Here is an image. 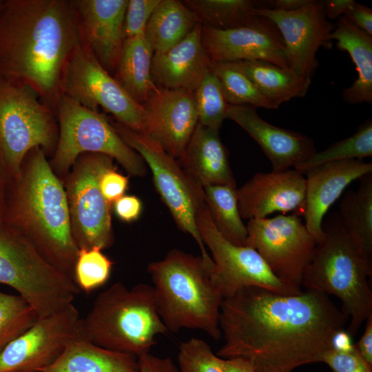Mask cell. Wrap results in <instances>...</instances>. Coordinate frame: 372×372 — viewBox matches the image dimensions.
<instances>
[{
    "mask_svg": "<svg viewBox=\"0 0 372 372\" xmlns=\"http://www.w3.org/2000/svg\"><path fill=\"white\" fill-rule=\"evenodd\" d=\"M139 372H180L169 358L143 354L138 358Z\"/></svg>",
    "mask_w": 372,
    "mask_h": 372,
    "instance_id": "obj_44",
    "label": "cell"
},
{
    "mask_svg": "<svg viewBox=\"0 0 372 372\" xmlns=\"http://www.w3.org/2000/svg\"><path fill=\"white\" fill-rule=\"evenodd\" d=\"M354 347L362 358L372 366V314L366 318L364 332Z\"/></svg>",
    "mask_w": 372,
    "mask_h": 372,
    "instance_id": "obj_45",
    "label": "cell"
},
{
    "mask_svg": "<svg viewBox=\"0 0 372 372\" xmlns=\"http://www.w3.org/2000/svg\"><path fill=\"white\" fill-rule=\"evenodd\" d=\"M227 118L240 125L260 145L272 170L295 169L317 151L311 138L265 121L254 107L229 105Z\"/></svg>",
    "mask_w": 372,
    "mask_h": 372,
    "instance_id": "obj_21",
    "label": "cell"
},
{
    "mask_svg": "<svg viewBox=\"0 0 372 372\" xmlns=\"http://www.w3.org/2000/svg\"><path fill=\"white\" fill-rule=\"evenodd\" d=\"M214 269L202 256L179 249L149 264L158 313L169 332L199 329L218 340L223 296L211 279Z\"/></svg>",
    "mask_w": 372,
    "mask_h": 372,
    "instance_id": "obj_4",
    "label": "cell"
},
{
    "mask_svg": "<svg viewBox=\"0 0 372 372\" xmlns=\"http://www.w3.org/2000/svg\"><path fill=\"white\" fill-rule=\"evenodd\" d=\"M83 330L94 344L136 358L149 353L156 336L169 333L157 311L152 286L112 285L96 298Z\"/></svg>",
    "mask_w": 372,
    "mask_h": 372,
    "instance_id": "obj_6",
    "label": "cell"
},
{
    "mask_svg": "<svg viewBox=\"0 0 372 372\" xmlns=\"http://www.w3.org/2000/svg\"><path fill=\"white\" fill-rule=\"evenodd\" d=\"M211 61L202 42V24L174 46L154 52L152 75L158 87L194 92L211 71Z\"/></svg>",
    "mask_w": 372,
    "mask_h": 372,
    "instance_id": "obj_23",
    "label": "cell"
},
{
    "mask_svg": "<svg viewBox=\"0 0 372 372\" xmlns=\"http://www.w3.org/2000/svg\"><path fill=\"white\" fill-rule=\"evenodd\" d=\"M37 318L34 311L20 296L0 291V353Z\"/></svg>",
    "mask_w": 372,
    "mask_h": 372,
    "instance_id": "obj_35",
    "label": "cell"
},
{
    "mask_svg": "<svg viewBox=\"0 0 372 372\" xmlns=\"http://www.w3.org/2000/svg\"><path fill=\"white\" fill-rule=\"evenodd\" d=\"M359 180V187L344 195L337 213L355 248L372 262V172Z\"/></svg>",
    "mask_w": 372,
    "mask_h": 372,
    "instance_id": "obj_27",
    "label": "cell"
},
{
    "mask_svg": "<svg viewBox=\"0 0 372 372\" xmlns=\"http://www.w3.org/2000/svg\"><path fill=\"white\" fill-rule=\"evenodd\" d=\"M247 246L255 249L272 273L284 282L301 289L304 271L316 247L302 218L278 214L249 220Z\"/></svg>",
    "mask_w": 372,
    "mask_h": 372,
    "instance_id": "obj_14",
    "label": "cell"
},
{
    "mask_svg": "<svg viewBox=\"0 0 372 372\" xmlns=\"http://www.w3.org/2000/svg\"><path fill=\"white\" fill-rule=\"evenodd\" d=\"M237 192L242 218L262 219L275 212L304 216L306 178L295 169L258 172Z\"/></svg>",
    "mask_w": 372,
    "mask_h": 372,
    "instance_id": "obj_18",
    "label": "cell"
},
{
    "mask_svg": "<svg viewBox=\"0 0 372 372\" xmlns=\"http://www.w3.org/2000/svg\"><path fill=\"white\" fill-rule=\"evenodd\" d=\"M223 366L225 372H257L249 360L242 358L223 359Z\"/></svg>",
    "mask_w": 372,
    "mask_h": 372,
    "instance_id": "obj_47",
    "label": "cell"
},
{
    "mask_svg": "<svg viewBox=\"0 0 372 372\" xmlns=\"http://www.w3.org/2000/svg\"><path fill=\"white\" fill-rule=\"evenodd\" d=\"M183 2L197 15L203 25L227 30L247 25L258 16L255 8L267 3L253 0H185Z\"/></svg>",
    "mask_w": 372,
    "mask_h": 372,
    "instance_id": "obj_32",
    "label": "cell"
},
{
    "mask_svg": "<svg viewBox=\"0 0 372 372\" xmlns=\"http://www.w3.org/2000/svg\"><path fill=\"white\" fill-rule=\"evenodd\" d=\"M348 320L323 293L282 295L244 287L223 300L219 326L225 342L216 355L245 358L257 372H292L321 362Z\"/></svg>",
    "mask_w": 372,
    "mask_h": 372,
    "instance_id": "obj_1",
    "label": "cell"
},
{
    "mask_svg": "<svg viewBox=\"0 0 372 372\" xmlns=\"http://www.w3.org/2000/svg\"><path fill=\"white\" fill-rule=\"evenodd\" d=\"M1 3H2V1H0V6H1Z\"/></svg>",
    "mask_w": 372,
    "mask_h": 372,
    "instance_id": "obj_50",
    "label": "cell"
},
{
    "mask_svg": "<svg viewBox=\"0 0 372 372\" xmlns=\"http://www.w3.org/2000/svg\"><path fill=\"white\" fill-rule=\"evenodd\" d=\"M30 86L0 79V163L7 178L17 179L28 154L56 144L51 110Z\"/></svg>",
    "mask_w": 372,
    "mask_h": 372,
    "instance_id": "obj_8",
    "label": "cell"
},
{
    "mask_svg": "<svg viewBox=\"0 0 372 372\" xmlns=\"http://www.w3.org/2000/svg\"><path fill=\"white\" fill-rule=\"evenodd\" d=\"M178 161L188 176L203 188L218 185L236 186L228 152L218 130L198 123Z\"/></svg>",
    "mask_w": 372,
    "mask_h": 372,
    "instance_id": "obj_24",
    "label": "cell"
},
{
    "mask_svg": "<svg viewBox=\"0 0 372 372\" xmlns=\"http://www.w3.org/2000/svg\"><path fill=\"white\" fill-rule=\"evenodd\" d=\"M154 51L145 35L124 39L114 79L138 103L143 105L156 90L152 75Z\"/></svg>",
    "mask_w": 372,
    "mask_h": 372,
    "instance_id": "obj_29",
    "label": "cell"
},
{
    "mask_svg": "<svg viewBox=\"0 0 372 372\" xmlns=\"http://www.w3.org/2000/svg\"><path fill=\"white\" fill-rule=\"evenodd\" d=\"M128 0L71 1L80 34L86 47L110 74L120 61L124 38L123 28Z\"/></svg>",
    "mask_w": 372,
    "mask_h": 372,
    "instance_id": "obj_20",
    "label": "cell"
},
{
    "mask_svg": "<svg viewBox=\"0 0 372 372\" xmlns=\"http://www.w3.org/2000/svg\"><path fill=\"white\" fill-rule=\"evenodd\" d=\"M354 0H326L324 1L325 14L327 19H334L344 14Z\"/></svg>",
    "mask_w": 372,
    "mask_h": 372,
    "instance_id": "obj_46",
    "label": "cell"
},
{
    "mask_svg": "<svg viewBox=\"0 0 372 372\" xmlns=\"http://www.w3.org/2000/svg\"><path fill=\"white\" fill-rule=\"evenodd\" d=\"M336 40L337 48L347 52L358 72L353 84L342 91L343 100L349 104L372 103V36L349 21L344 15L338 20L329 36Z\"/></svg>",
    "mask_w": 372,
    "mask_h": 372,
    "instance_id": "obj_26",
    "label": "cell"
},
{
    "mask_svg": "<svg viewBox=\"0 0 372 372\" xmlns=\"http://www.w3.org/2000/svg\"><path fill=\"white\" fill-rule=\"evenodd\" d=\"M196 225L205 246L211 252L214 264L211 279L223 299L247 287H260L282 295L302 291L277 278L255 249L236 245L223 237L211 219L205 200L198 208Z\"/></svg>",
    "mask_w": 372,
    "mask_h": 372,
    "instance_id": "obj_13",
    "label": "cell"
},
{
    "mask_svg": "<svg viewBox=\"0 0 372 372\" xmlns=\"http://www.w3.org/2000/svg\"><path fill=\"white\" fill-rule=\"evenodd\" d=\"M114 207L116 216L121 220L130 223L139 217L142 203L135 196H123L114 203Z\"/></svg>",
    "mask_w": 372,
    "mask_h": 372,
    "instance_id": "obj_42",
    "label": "cell"
},
{
    "mask_svg": "<svg viewBox=\"0 0 372 372\" xmlns=\"http://www.w3.org/2000/svg\"><path fill=\"white\" fill-rule=\"evenodd\" d=\"M6 179V174L0 163V219L3 211L4 184Z\"/></svg>",
    "mask_w": 372,
    "mask_h": 372,
    "instance_id": "obj_49",
    "label": "cell"
},
{
    "mask_svg": "<svg viewBox=\"0 0 372 372\" xmlns=\"http://www.w3.org/2000/svg\"><path fill=\"white\" fill-rule=\"evenodd\" d=\"M322 229L324 237L316 243L301 285L306 290L338 297L342 304V311L350 319L346 331L353 337L372 314L368 280L372 275V262L351 241L337 212L323 221Z\"/></svg>",
    "mask_w": 372,
    "mask_h": 372,
    "instance_id": "obj_5",
    "label": "cell"
},
{
    "mask_svg": "<svg viewBox=\"0 0 372 372\" xmlns=\"http://www.w3.org/2000/svg\"><path fill=\"white\" fill-rule=\"evenodd\" d=\"M41 372H139V364L134 355L92 342L80 319L62 352Z\"/></svg>",
    "mask_w": 372,
    "mask_h": 372,
    "instance_id": "obj_25",
    "label": "cell"
},
{
    "mask_svg": "<svg viewBox=\"0 0 372 372\" xmlns=\"http://www.w3.org/2000/svg\"><path fill=\"white\" fill-rule=\"evenodd\" d=\"M372 156V121L368 119L354 134L335 142L320 152L316 151L307 161L295 169L304 174L309 169L322 164Z\"/></svg>",
    "mask_w": 372,
    "mask_h": 372,
    "instance_id": "obj_34",
    "label": "cell"
},
{
    "mask_svg": "<svg viewBox=\"0 0 372 372\" xmlns=\"http://www.w3.org/2000/svg\"><path fill=\"white\" fill-rule=\"evenodd\" d=\"M311 0H273L268 1L267 8L276 10L291 12L304 7Z\"/></svg>",
    "mask_w": 372,
    "mask_h": 372,
    "instance_id": "obj_48",
    "label": "cell"
},
{
    "mask_svg": "<svg viewBox=\"0 0 372 372\" xmlns=\"http://www.w3.org/2000/svg\"><path fill=\"white\" fill-rule=\"evenodd\" d=\"M0 284L14 289L38 318L73 304L80 289L20 231L0 219Z\"/></svg>",
    "mask_w": 372,
    "mask_h": 372,
    "instance_id": "obj_7",
    "label": "cell"
},
{
    "mask_svg": "<svg viewBox=\"0 0 372 372\" xmlns=\"http://www.w3.org/2000/svg\"><path fill=\"white\" fill-rule=\"evenodd\" d=\"M25 160L1 219L20 231L47 260L74 280L79 248L66 192L42 148L31 150Z\"/></svg>",
    "mask_w": 372,
    "mask_h": 372,
    "instance_id": "obj_3",
    "label": "cell"
},
{
    "mask_svg": "<svg viewBox=\"0 0 372 372\" xmlns=\"http://www.w3.org/2000/svg\"><path fill=\"white\" fill-rule=\"evenodd\" d=\"M114 168L105 171L99 179L101 193L111 205L124 196L128 185V178L117 172Z\"/></svg>",
    "mask_w": 372,
    "mask_h": 372,
    "instance_id": "obj_41",
    "label": "cell"
},
{
    "mask_svg": "<svg viewBox=\"0 0 372 372\" xmlns=\"http://www.w3.org/2000/svg\"><path fill=\"white\" fill-rule=\"evenodd\" d=\"M161 0H128L123 28L124 39L143 36L153 12Z\"/></svg>",
    "mask_w": 372,
    "mask_h": 372,
    "instance_id": "obj_39",
    "label": "cell"
},
{
    "mask_svg": "<svg viewBox=\"0 0 372 372\" xmlns=\"http://www.w3.org/2000/svg\"><path fill=\"white\" fill-rule=\"evenodd\" d=\"M113 167L111 157L97 153L81 154L73 165L65 192L72 232L79 249H103L112 243V205L101 193L99 179Z\"/></svg>",
    "mask_w": 372,
    "mask_h": 372,
    "instance_id": "obj_12",
    "label": "cell"
},
{
    "mask_svg": "<svg viewBox=\"0 0 372 372\" xmlns=\"http://www.w3.org/2000/svg\"><path fill=\"white\" fill-rule=\"evenodd\" d=\"M211 71L217 78L229 105H249L265 109L278 108L262 94L247 76L231 62L211 63Z\"/></svg>",
    "mask_w": 372,
    "mask_h": 372,
    "instance_id": "obj_33",
    "label": "cell"
},
{
    "mask_svg": "<svg viewBox=\"0 0 372 372\" xmlns=\"http://www.w3.org/2000/svg\"><path fill=\"white\" fill-rule=\"evenodd\" d=\"M231 63L278 107L293 98L304 96L311 85V80L300 76L291 68L267 61L242 60Z\"/></svg>",
    "mask_w": 372,
    "mask_h": 372,
    "instance_id": "obj_28",
    "label": "cell"
},
{
    "mask_svg": "<svg viewBox=\"0 0 372 372\" xmlns=\"http://www.w3.org/2000/svg\"><path fill=\"white\" fill-rule=\"evenodd\" d=\"M200 23L183 1L161 0L151 15L145 37L154 52L164 51L183 40Z\"/></svg>",
    "mask_w": 372,
    "mask_h": 372,
    "instance_id": "obj_30",
    "label": "cell"
},
{
    "mask_svg": "<svg viewBox=\"0 0 372 372\" xmlns=\"http://www.w3.org/2000/svg\"><path fill=\"white\" fill-rule=\"evenodd\" d=\"M193 94L198 123L219 130L223 121L227 118L229 104L217 78L211 71L206 74Z\"/></svg>",
    "mask_w": 372,
    "mask_h": 372,
    "instance_id": "obj_36",
    "label": "cell"
},
{
    "mask_svg": "<svg viewBox=\"0 0 372 372\" xmlns=\"http://www.w3.org/2000/svg\"><path fill=\"white\" fill-rule=\"evenodd\" d=\"M344 16L361 30L372 36V10L354 1Z\"/></svg>",
    "mask_w": 372,
    "mask_h": 372,
    "instance_id": "obj_43",
    "label": "cell"
},
{
    "mask_svg": "<svg viewBox=\"0 0 372 372\" xmlns=\"http://www.w3.org/2000/svg\"><path fill=\"white\" fill-rule=\"evenodd\" d=\"M112 125L124 142L147 163L155 187L176 225L193 237L203 259L214 268V262L205 249L196 225L198 208L205 200L203 188L188 176L178 161L146 134L134 131L119 122Z\"/></svg>",
    "mask_w": 372,
    "mask_h": 372,
    "instance_id": "obj_10",
    "label": "cell"
},
{
    "mask_svg": "<svg viewBox=\"0 0 372 372\" xmlns=\"http://www.w3.org/2000/svg\"><path fill=\"white\" fill-rule=\"evenodd\" d=\"M178 362L180 372H225L223 359L199 338H191L180 344Z\"/></svg>",
    "mask_w": 372,
    "mask_h": 372,
    "instance_id": "obj_38",
    "label": "cell"
},
{
    "mask_svg": "<svg viewBox=\"0 0 372 372\" xmlns=\"http://www.w3.org/2000/svg\"><path fill=\"white\" fill-rule=\"evenodd\" d=\"M202 42L211 63L261 60L289 68L281 34L265 17L227 30L202 25Z\"/></svg>",
    "mask_w": 372,
    "mask_h": 372,
    "instance_id": "obj_17",
    "label": "cell"
},
{
    "mask_svg": "<svg viewBox=\"0 0 372 372\" xmlns=\"http://www.w3.org/2000/svg\"><path fill=\"white\" fill-rule=\"evenodd\" d=\"M372 172V163L363 159L327 163L309 169L306 178L303 218L308 231L316 243L324 237L323 219L331 206L346 187Z\"/></svg>",
    "mask_w": 372,
    "mask_h": 372,
    "instance_id": "obj_22",
    "label": "cell"
},
{
    "mask_svg": "<svg viewBox=\"0 0 372 372\" xmlns=\"http://www.w3.org/2000/svg\"><path fill=\"white\" fill-rule=\"evenodd\" d=\"M238 188L227 185L203 187L204 198L211 219L227 240L238 246H247V229L240 216Z\"/></svg>",
    "mask_w": 372,
    "mask_h": 372,
    "instance_id": "obj_31",
    "label": "cell"
},
{
    "mask_svg": "<svg viewBox=\"0 0 372 372\" xmlns=\"http://www.w3.org/2000/svg\"><path fill=\"white\" fill-rule=\"evenodd\" d=\"M60 94L94 111L101 107L120 123L145 132L147 117L143 106L134 101L81 44L75 48L65 65Z\"/></svg>",
    "mask_w": 372,
    "mask_h": 372,
    "instance_id": "obj_11",
    "label": "cell"
},
{
    "mask_svg": "<svg viewBox=\"0 0 372 372\" xmlns=\"http://www.w3.org/2000/svg\"><path fill=\"white\" fill-rule=\"evenodd\" d=\"M143 106L147 117L145 134L179 159L198 123L193 93L158 87Z\"/></svg>",
    "mask_w": 372,
    "mask_h": 372,
    "instance_id": "obj_19",
    "label": "cell"
},
{
    "mask_svg": "<svg viewBox=\"0 0 372 372\" xmlns=\"http://www.w3.org/2000/svg\"><path fill=\"white\" fill-rule=\"evenodd\" d=\"M254 13L274 23L283 40L289 68L311 80L318 66L317 52L329 41V36L335 28L325 14L324 1L311 0L291 12L259 7Z\"/></svg>",
    "mask_w": 372,
    "mask_h": 372,
    "instance_id": "obj_16",
    "label": "cell"
},
{
    "mask_svg": "<svg viewBox=\"0 0 372 372\" xmlns=\"http://www.w3.org/2000/svg\"><path fill=\"white\" fill-rule=\"evenodd\" d=\"M56 105L59 134L52 161L56 171L67 172L81 154L97 153L115 159L131 175L145 174L142 157L124 142L103 114L61 94Z\"/></svg>",
    "mask_w": 372,
    "mask_h": 372,
    "instance_id": "obj_9",
    "label": "cell"
},
{
    "mask_svg": "<svg viewBox=\"0 0 372 372\" xmlns=\"http://www.w3.org/2000/svg\"><path fill=\"white\" fill-rule=\"evenodd\" d=\"M98 247L79 249L74 269V280L80 290L90 292L108 280L112 262Z\"/></svg>",
    "mask_w": 372,
    "mask_h": 372,
    "instance_id": "obj_37",
    "label": "cell"
},
{
    "mask_svg": "<svg viewBox=\"0 0 372 372\" xmlns=\"http://www.w3.org/2000/svg\"><path fill=\"white\" fill-rule=\"evenodd\" d=\"M81 44L71 1L9 0L0 6V79L55 101L65 65Z\"/></svg>",
    "mask_w": 372,
    "mask_h": 372,
    "instance_id": "obj_2",
    "label": "cell"
},
{
    "mask_svg": "<svg viewBox=\"0 0 372 372\" xmlns=\"http://www.w3.org/2000/svg\"><path fill=\"white\" fill-rule=\"evenodd\" d=\"M327 364L333 372H372L369 365L353 347L349 350L329 349L322 362Z\"/></svg>",
    "mask_w": 372,
    "mask_h": 372,
    "instance_id": "obj_40",
    "label": "cell"
},
{
    "mask_svg": "<svg viewBox=\"0 0 372 372\" xmlns=\"http://www.w3.org/2000/svg\"><path fill=\"white\" fill-rule=\"evenodd\" d=\"M80 320L71 304L38 318L0 353V372H41L60 355Z\"/></svg>",
    "mask_w": 372,
    "mask_h": 372,
    "instance_id": "obj_15",
    "label": "cell"
}]
</instances>
